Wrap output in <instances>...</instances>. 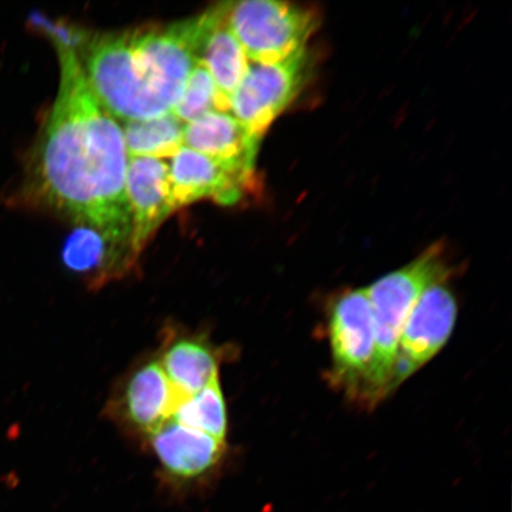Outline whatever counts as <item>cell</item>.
<instances>
[{
    "mask_svg": "<svg viewBox=\"0 0 512 512\" xmlns=\"http://www.w3.org/2000/svg\"><path fill=\"white\" fill-rule=\"evenodd\" d=\"M160 366L176 392L191 396L219 379V357L206 341L182 337L171 342L160 358Z\"/></svg>",
    "mask_w": 512,
    "mask_h": 512,
    "instance_id": "cell-14",
    "label": "cell"
},
{
    "mask_svg": "<svg viewBox=\"0 0 512 512\" xmlns=\"http://www.w3.org/2000/svg\"><path fill=\"white\" fill-rule=\"evenodd\" d=\"M172 198L176 209L213 200L222 206H234L256 190L255 176L226 168L216 160L182 146L169 165Z\"/></svg>",
    "mask_w": 512,
    "mask_h": 512,
    "instance_id": "cell-8",
    "label": "cell"
},
{
    "mask_svg": "<svg viewBox=\"0 0 512 512\" xmlns=\"http://www.w3.org/2000/svg\"><path fill=\"white\" fill-rule=\"evenodd\" d=\"M62 261L70 272L98 286L131 268L136 259L130 245L104 230L76 226L64 242Z\"/></svg>",
    "mask_w": 512,
    "mask_h": 512,
    "instance_id": "cell-13",
    "label": "cell"
},
{
    "mask_svg": "<svg viewBox=\"0 0 512 512\" xmlns=\"http://www.w3.org/2000/svg\"><path fill=\"white\" fill-rule=\"evenodd\" d=\"M55 48L59 93L10 202L55 211L131 247L123 128L89 88L78 51Z\"/></svg>",
    "mask_w": 512,
    "mask_h": 512,
    "instance_id": "cell-1",
    "label": "cell"
},
{
    "mask_svg": "<svg viewBox=\"0 0 512 512\" xmlns=\"http://www.w3.org/2000/svg\"><path fill=\"white\" fill-rule=\"evenodd\" d=\"M260 140L229 112H210L184 127L185 147L245 175H256Z\"/></svg>",
    "mask_w": 512,
    "mask_h": 512,
    "instance_id": "cell-10",
    "label": "cell"
},
{
    "mask_svg": "<svg viewBox=\"0 0 512 512\" xmlns=\"http://www.w3.org/2000/svg\"><path fill=\"white\" fill-rule=\"evenodd\" d=\"M228 6L221 3L196 17V62L208 70L230 106V98L251 63L229 28Z\"/></svg>",
    "mask_w": 512,
    "mask_h": 512,
    "instance_id": "cell-11",
    "label": "cell"
},
{
    "mask_svg": "<svg viewBox=\"0 0 512 512\" xmlns=\"http://www.w3.org/2000/svg\"><path fill=\"white\" fill-rule=\"evenodd\" d=\"M162 482L182 497L207 485L222 465L227 445L170 419L150 437Z\"/></svg>",
    "mask_w": 512,
    "mask_h": 512,
    "instance_id": "cell-6",
    "label": "cell"
},
{
    "mask_svg": "<svg viewBox=\"0 0 512 512\" xmlns=\"http://www.w3.org/2000/svg\"><path fill=\"white\" fill-rule=\"evenodd\" d=\"M228 24L248 60L274 63L306 48L320 24L319 12L287 2H230Z\"/></svg>",
    "mask_w": 512,
    "mask_h": 512,
    "instance_id": "cell-3",
    "label": "cell"
},
{
    "mask_svg": "<svg viewBox=\"0 0 512 512\" xmlns=\"http://www.w3.org/2000/svg\"><path fill=\"white\" fill-rule=\"evenodd\" d=\"M171 419L226 443L228 414L219 379L208 384L201 392L182 398Z\"/></svg>",
    "mask_w": 512,
    "mask_h": 512,
    "instance_id": "cell-16",
    "label": "cell"
},
{
    "mask_svg": "<svg viewBox=\"0 0 512 512\" xmlns=\"http://www.w3.org/2000/svg\"><path fill=\"white\" fill-rule=\"evenodd\" d=\"M452 274L439 243L367 288L375 328V356L360 396L361 406L374 408L392 393L393 370L403 329L421 294Z\"/></svg>",
    "mask_w": 512,
    "mask_h": 512,
    "instance_id": "cell-2",
    "label": "cell"
},
{
    "mask_svg": "<svg viewBox=\"0 0 512 512\" xmlns=\"http://www.w3.org/2000/svg\"><path fill=\"white\" fill-rule=\"evenodd\" d=\"M126 197L131 214V248L137 260L159 227L176 210L169 165L157 158L128 157Z\"/></svg>",
    "mask_w": 512,
    "mask_h": 512,
    "instance_id": "cell-9",
    "label": "cell"
},
{
    "mask_svg": "<svg viewBox=\"0 0 512 512\" xmlns=\"http://www.w3.org/2000/svg\"><path fill=\"white\" fill-rule=\"evenodd\" d=\"M185 124L171 112L144 121H126L123 128L128 157H174L183 144Z\"/></svg>",
    "mask_w": 512,
    "mask_h": 512,
    "instance_id": "cell-15",
    "label": "cell"
},
{
    "mask_svg": "<svg viewBox=\"0 0 512 512\" xmlns=\"http://www.w3.org/2000/svg\"><path fill=\"white\" fill-rule=\"evenodd\" d=\"M332 368L329 380L358 402L373 366L375 328L367 288L339 294L330 306Z\"/></svg>",
    "mask_w": 512,
    "mask_h": 512,
    "instance_id": "cell-4",
    "label": "cell"
},
{
    "mask_svg": "<svg viewBox=\"0 0 512 512\" xmlns=\"http://www.w3.org/2000/svg\"><path fill=\"white\" fill-rule=\"evenodd\" d=\"M441 281L428 287L416 302L400 338L392 392L444 348L457 319V300Z\"/></svg>",
    "mask_w": 512,
    "mask_h": 512,
    "instance_id": "cell-7",
    "label": "cell"
},
{
    "mask_svg": "<svg viewBox=\"0 0 512 512\" xmlns=\"http://www.w3.org/2000/svg\"><path fill=\"white\" fill-rule=\"evenodd\" d=\"M215 111H230L229 102L222 98L208 70L197 64L171 113L187 125Z\"/></svg>",
    "mask_w": 512,
    "mask_h": 512,
    "instance_id": "cell-17",
    "label": "cell"
},
{
    "mask_svg": "<svg viewBox=\"0 0 512 512\" xmlns=\"http://www.w3.org/2000/svg\"><path fill=\"white\" fill-rule=\"evenodd\" d=\"M182 398L159 361H149L128 377L120 396L119 412L128 427L150 438L171 419Z\"/></svg>",
    "mask_w": 512,
    "mask_h": 512,
    "instance_id": "cell-12",
    "label": "cell"
},
{
    "mask_svg": "<svg viewBox=\"0 0 512 512\" xmlns=\"http://www.w3.org/2000/svg\"><path fill=\"white\" fill-rule=\"evenodd\" d=\"M312 67V57L306 48L283 61L249 64L230 98V112L261 138L302 93Z\"/></svg>",
    "mask_w": 512,
    "mask_h": 512,
    "instance_id": "cell-5",
    "label": "cell"
},
{
    "mask_svg": "<svg viewBox=\"0 0 512 512\" xmlns=\"http://www.w3.org/2000/svg\"><path fill=\"white\" fill-rule=\"evenodd\" d=\"M29 22L32 28L48 36L54 46L73 49L78 53L86 46L92 36L86 30L79 29L66 22L51 21L50 18L40 14V12H32Z\"/></svg>",
    "mask_w": 512,
    "mask_h": 512,
    "instance_id": "cell-18",
    "label": "cell"
}]
</instances>
